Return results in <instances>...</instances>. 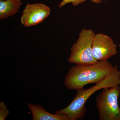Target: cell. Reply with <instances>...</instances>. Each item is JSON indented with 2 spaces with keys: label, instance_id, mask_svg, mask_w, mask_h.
I'll return each mask as SVG.
<instances>
[{
  "label": "cell",
  "instance_id": "6da1fadb",
  "mask_svg": "<svg viewBox=\"0 0 120 120\" xmlns=\"http://www.w3.org/2000/svg\"><path fill=\"white\" fill-rule=\"evenodd\" d=\"M114 68V66L108 60L90 64H76L68 70L65 78V85L69 90L83 89L89 84H97L103 81Z\"/></svg>",
  "mask_w": 120,
  "mask_h": 120
},
{
  "label": "cell",
  "instance_id": "7a4b0ae2",
  "mask_svg": "<svg viewBox=\"0 0 120 120\" xmlns=\"http://www.w3.org/2000/svg\"><path fill=\"white\" fill-rule=\"evenodd\" d=\"M117 86H120V71L115 65L112 72L104 80L88 89L77 90L70 104L64 109L57 111L56 113L66 115L69 120H82L86 113L85 103L94 93L101 89Z\"/></svg>",
  "mask_w": 120,
  "mask_h": 120
},
{
  "label": "cell",
  "instance_id": "3957f363",
  "mask_svg": "<svg viewBox=\"0 0 120 120\" xmlns=\"http://www.w3.org/2000/svg\"><path fill=\"white\" fill-rule=\"evenodd\" d=\"M95 33L91 29H83L77 41L72 46L68 59L70 63L77 65L92 64L98 62L92 55V47Z\"/></svg>",
  "mask_w": 120,
  "mask_h": 120
},
{
  "label": "cell",
  "instance_id": "277c9868",
  "mask_svg": "<svg viewBox=\"0 0 120 120\" xmlns=\"http://www.w3.org/2000/svg\"><path fill=\"white\" fill-rule=\"evenodd\" d=\"M120 86L103 89L97 95L96 106L100 120H120V107L118 99Z\"/></svg>",
  "mask_w": 120,
  "mask_h": 120
},
{
  "label": "cell",
  "instance_id": "5b68a950",
  "mask_svg": "<svg viewBox=\"0 0 120 120\" xmlns=\"http://www.w3.org/2000/svg\"><path fill=\"white\" fill-rule=\"evenodd\" d=\"M94 58L98 61L108 60L117 53L116 45L112 38L103 33L96 34L92 47Z\"/></svg>",
  "mask_w": 120,
  "mask_h": 120
},
{
  "label": "cell",
  "instance_id": "8992f818",
  "mask_svg": "<svg viewBox=\"0 0 120 120\" xmlns=\"http://www.w3.org/2000/svg\"><path fill=\"white\" fill-rule=\"evenodd\" d=\"M50 9L41 3L28 4L23 11L21 22L25 26H31L41 23L49 15Z\"/></svg>",
  "mask_w": 120,
  "mask_h": 120
},
{
  "label": "cell",
  "instance_id": "52a82bcc",
  "mask_svg": "<svg viewBox=\"0 0 120 120\" xmlns=\"http://www.w3.org/2000/svg\"><path fill=\"white\" fill-rule=\"evenodd\" d=\"M27 105L32 113L33 120H69L64 114L49 112L41 105L27 103Z\"/></svg>",
  "mask_w": 120,
  "mask_h": 120
},
{
  "label": "cell",
  "instance_id": "ba28073f",
  "mask_svg": "<svg viewBox=\"0 0 120 120\" xmlns=\"http://www.w3.org/2000/svg\"><path fill=\"white\" fill-rule=\"evenodd\" d=\"M22 4L21 0H0V20L16 14Z\"/></svg>",
  "mask_w": 120,
  "mask_h": 120
},
{
  "label": "cell",
  "instance_id": "9c48e42d",
  "mask_svg": "<svg viewBox=\"0 0 120 120\" xmlns=\"http://www.w3.org/2000/svg\"><path fill=\"white\" fill-rule=\"evenodd\" d=\"M87 0H62L59 5V7L61 8L67 4L71 3L73 6H77L80 4H82ZM93 3L99 4L101 2L102 0H90Z\"/></svg>",
  "mask_w": 120,
  "mask_h": 120
},
{
  "label": "cell",
  "instance_id": "30bf717a",
  "mask_svg": "<svg viewBox=\"0 0 120 120\" xmlns=\"http://www.w3.org/2000/svg\"><path fill=\"white\" fill-rule=\"evenodd\" d=\"M9 111L7 105L4 102H0V120H5L7 119Z\"/></svg>",
  "mask_w": 120,
  "mask_h": 120
},
{
  "label": "cell",
  "instance_id": "8fae6325",
  "mask_svg": "<svg viewBox=\"0 0 120 120\" xmlns=\"http://www.w3.org/2000/svg\"><path fill=\"white\" fill-rule=\"evenodd\" d=\"M119 47H120V44H119Z\"/></svg>",
  "mask_w": 120,
  "mask_h": 120
}]
</instances>
